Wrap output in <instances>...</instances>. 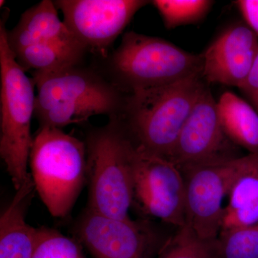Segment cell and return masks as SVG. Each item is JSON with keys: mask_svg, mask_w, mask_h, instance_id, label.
Here are the masks:
<instances>
[{"mask_svg": "<svg viewBox=\"0 0 258 258\" xmlns=\"http://www.w3.org/2000/svg\"><path fill=\"white\" fill-rule=\"evenodd\" d=\"M237 147L224 132L217 101L204 86L167 159L183 171L240 157Z\"/></svg>", "mask_w": 258, "mask_h": 258, "instance_id": "obj_10", "label": "cell"}, {"mask_svg": "<svg viewBox=\"0 0 258 258\" xmlns=\"http://www.w3.org/2000/svg\"><path fill=\"white\" fill-rule=\"evenodd\" d=\"M144 216L178 229L186 224L184 176L165 158L135 146L133 160V205Z\"/></svg>", "mask_w": 258, "mask_h": 258, "instance_id": "obj_9", "label": "cell"}, {"mask_svg": "<svg viewBox=\"0 0 258 258\" xmlns=\"http://www.w3.org/2000/svg\"><path fill=\"white\" fill-rule=\"evenodd\" d=\"M152 3L161 15L166 28L192 23L208 13L212 2L207 0H154Z\"/></svg>", "mask_w": 258, "mask_h": 258, "instance_id": "obj_20", "label": "cell"}, {"mask_svg": "<svg viewBox=\"0 0 258 258\" xmlns=\"http://www.w3.org/2000/svg\"><path fill=\"white\" fill-rule=\"evenodd\" d=\"M87 151V208L105 216L129 217L133 205V160L135 145L120 120L109 118L91 129Z\"/></svg>", "mask_w": 258, "mask_h": 258, "instance_id": "obj_3", "label": "cell"}, {"mask_svg": "<svg viewBox=\"0 0 258 258\" xmlns=\"http://www.w3.org/2000/svg\"><path fill=\"white\" fill-rule=\"evenodd\" d=\"M63 22L86 50H106L123 31L144 0H57Z\"/></svg>", "mask_w": 258, "mask_h": 258, "instance_id": "obj_11", "label": "cell"}, {"mask_svg": "<svg viewBox=\"0 0 258 258\" xmlns=\"http://www.w3.org/2000/svg\"><path fill=\"white\" fill-rule=\"evenodd\" d=\"M227 199L220 232L258 225V154H251L249 164L236 179Z\"/></svg>", "mask_w": 258, "mask_h": 258, "instance_id": "obj_15", "label": "cell"}, {"mask_svg": "<svg viewBox=\"0 0 258 258\" xmlns=\"http://www.w3.org/2000/svg\"><path fill=\"white\" fill-rule=\"evenodd\" d=\"M204 86L198 75L134 91L117 118L134 145L168 159Z\"/></svg>", "mask_w": 258, "mask_h": 258, "instance_id": "obj_2", "label": "cell"}, {"mask_svg": "<svg viewBox=\"0 0 258 258\" xmlns=\"http://www.w3.org/2000/svg\"><path fill=\"white\" fill-rule=\"evenodd\" d=\"M0 156L15 191L31 178L29 157L35 113L33 80L25 74L8 45L5 21L0 23Z\"/></svg>", "mask_w": 258, "mask_h": 258, "instance_id": "obj_5", "label": "cell"}, {"mask_svg": "<svg viewBox=\"0 0 258 258\" xmlns=\"http://www.w3.org/2000/svg\"><path fill=\"white\" fill-rule=\"evenodd\" d=\"M36 85L35 115L40 127L62 128L83 123L97 115L118 118L126 97L115 83L79 64L55 71L33 73Z\"/></svg>", "mask_w": 258, "mask_h": 258, "instance_id": "obj_1", "label": "cell"}, {"mask_svg": "<svg viewBox=\"0 0 258 258\" xmlns=\"http://www.w3.org/2000/svg\"><path fill=\"white\" fill-rule=\"evenodd\" d=\"M239 88L250 101L258 113V56L248 76Z\"/></svg>", "mask_w": 258, "mask_h": 258, "instance_id": "obj_22", "label": "cell"}, {"mask_svg": "<svg viewBox=\"0 0 258 258\" xmlns=\"http://www.w3.org/2000/svg\"><path fill=\"white\" fill-rule=\"evenodd\" d=\"M29 166L35 190L50 215L67 217L87 183L86 142L60 128L39 127Z\"/></svg>", "mask_w": 258, "mask_h": 258, "instance_id": "obj_4", "label": "cell"}, {"mask_svg": "<svg viewBox=\"0 0 258 258\" xmlns=\"http://www.w3.org/2000/svg\"><path fill=\"white\" fill-rule=\"evenodd\" d=\"M32 258H86L83 245L50 227H38V240Z\"/></svg>", "mask_w": 258, "mask_h": 258, "instance_id": "obj_21", "label": "cell"}, {"mask_svg": "<svg viewBox=\"0 0 258 258\" xmlns=\"http://www.w3.org/2000/svg\"><path fill=\"white\" fill-rule=\"evenodd\" d=\"M249 28L258 35V0L235 2Z\"/></svg>", "mask_w": 258, "mask_h": 258, "instance_id": "obj_23", "label": "cell"}, {"mask_svg": "<svg viewBox=\"0 0 258 258\" xmlns=\"http://www.w3.org/2000/svg\"><path fill=\"white\" fill-rule=\"evenodd\" d=\"M72 232L94 258H154L167 241L147 220L105 216L88 208L76 219Z\"/></svg>", "mask_w": 258, "mask_h": 258, "instance_id": "obj_8", "label": "cell"}, {"mask_svg": "<svg viewBox=\"0 0 258 258\" xmlns=\"http://www.w3.org/2000/svg\"><path fill=\"white\" fill-rule=\"evenodd\" d=\"M257 56V34L249 26L233 25L202 54V78L208 83L240 88Z\"/></svg>", "mask_w": 258, "mask_h": 258, "instance_id": "obj_12", "label": "cell"}, {"mask_svg": "<svg viewBox=\"0 0 258 258\" xmlns=\"http://www.w3.org/2000/svg\"><path fill=\"white\" fill-rule=\"evenodd\" d=\"M250 159L251 154H248L181 171L185 183V225L200 238L215 240L218 237L224 200Z\"/></svg>", "mask_w": 258, "mask_h": 258, "instance_id": "obj_7", "label": "cell"}, {"mask_svg": "<svg viewBox=\"0 0 258 258\" xmlns=\"http://www.w3.org/2000/svg\"><path fill=\"white\" fill-rule=\"evenodd\" d=\"M109 69L113 83L132 93L202 76L203 57L159 37L129 32L112 54Z\"/></svg>", "mask_w": 258, "mask_h": 258, "instance_id": "obj_6", "label": "cell"}, {"mask_svg": "<svg viewBox=\"0 0 258 258\" xmlns=\"http://www.w3.org/2000/svg\"><path fill=\"white\" fill-rule=\"evenodd\" d=\"M86 51L79 41H58L30 45L13 53L25 72L46 74L78 66Z\"/></svg>", "mask_w": 258, "mask_h": 258, "instance_id": "obj_17", "label": "cell"}, {"mask_svg": "<svg viewBox=\"0 0 258 258\" xmlns=\"http://www.w3.org/2000/svg\"><path fill=\"white\" fill-rule=\"evenodd\" d=\"M156 258L218 257L215 240H203L184 225L166 241Z\"/></svg>", "mask_w": 258, "mask_h": 258, "instance_id": "obj_18", "label": "cell"}, {"mask_svg": "<svg viewBox=\"0 0 258 258\" xmlns=\"http://www.w3.org/2000/svg\"><path fill=\"white\" fill-rule=\"evenodd\" d=\"M35 184L32 177L18 190L0 217V258H32L38 228L26 221Z\"/></svg>", "mask_w": 258, "mask_h": 258, "instance_id": "obj_13", "label": "cell"}, {"mask_svg": "<svg viewBox=\"0 0 258 258\" xmlns=\"http://www.w3.org/2000/svg\"><path fill=\"white\" fill-rule=\"evenodd\" d=\"M7 40L13 52L36 44L78 41L59 18L55 3L50 0H43L26 10L16 26L7 31Z\"/></svg>", "mask_w": 258, "mask_h": 258, "instance_id": "obj_14", "label": "cell"}, {"mask_svg": "<svg viewBox=\"0 0 258 258\" xmlns=\"http://www.w3.org/2000/svg\"><path fill=\"white\" fill-rule=\"evenodd\" d=\"M222 128L237 147L258 154V113L247 102L227 91L217 101Z\"/></svg>", "mask_w": 258, "mask_h": 258, "instance_id": "obj_16", "label": "cell"}, {"mask_svg": "<svg viewBox=\"0 0 258 258\" xmlns=\"http://www.w3.org/2000/svg\"><path fill=\"white\" fill-rule=\"evenodd\" d=\"M215 247L218 258H258V225L222 231Z\"/></svg>", "mask_w": 258, "mask_h": 258, "instance_id": "obj_19", "label": "cell"}]
</instances>
